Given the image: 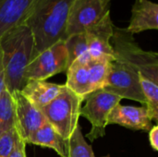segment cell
<instances>
[{
    "mask_svg": "<svg viewBox=\"0 0 158 157\" xmlns=\"http://www.w3.org/2000/svg\"><path fill=\"white\" fill-rule=\"evenodd\" d=\"M74 0H39L25 23L31 30L34 49L32 58L59 41H66L69 9Z\"/></svg>",
    "mask_w": 158,
    "mask_h": 157,
    "instance_id": "1",
    "label": "cell"
},
{
    "mask_svg": "<svg viewBox=\"0 0 158 157\" xmlns=\"http://www.w3.org/2000/svg\"><path fill=\"white\" fill-rule=\"evenodd\" d=\"M6 89L13 93L26 84L24 72L32 59L34 40L26 24L17 26L0 38Z\"/></svg>",
    "mask_w": 158,
    "mask_h": 157,
    "instance_id": "2",
    "label": "cell"
},
{
    "mask_svg": "<svg viewBox=\"0 0 158 157\" xmlns=\"http://www.w3.org/2000/svg\"><path fill=\"white\" fill-rule=\"evenodd\" d=\"M111 45L115 58L125 63L149 81L158 83V54L143 50L125 28H114Z\"/></svg>",
    "mask_w": 158,
    "mask_h": 157,
    "instance_id": "3",
    "label": "cell"
},
{
    "mask_svg": "<svg viewBox=\"0 0 158 157\" xmlns=\"http://www.w3.org/2000/svg\"><path fill=\"white\" fill-rule=\"evenodd\" d=\"M84 100L66 85L62 92L47 105L40 110L47 123L65 140L69 141L79 125L81 104Z\"/></svg>",
    "mask_w": 158,
    "mask_h": 157,
    "instance_id": "4",
    "label": "cell"
},
{
    "mask_svg": "<svg viewBox=\"0 0 158 157\" xmlns=\"http://www.w3.org/2000/svg\"><path fill=\"white\" fill-rule=\"evenodd\" d=\"M121 100V97L103 89L93 92L85 98L81 116L91 123V130L86 135L90 142H94L106 135L108 116Z\"/></svg>",
    "mask_w": 158,
    "mask_h": 157,
    "instance_id": "5",
    "label": "cell"
},
{
    "mask_svg": "<svg viewBox=\"0 0 158 157\" xmlns=\"http://www.w3.org/2000/svg\"><path fill=\"white\" fill-rule=\"evenodd\" d=\"M102 89L122 99L133 100L145 105L139 73L116 58L110 62L109 71Z\"/></svg>",
    "mask_w": 158,
    "mask_h": 157,
    "instance_id": "6",
    "label": "cell"
},
{
    "mask_svg": "<svg viewBox=\"0 0 158 157\" xmlns=\"http://www.w3.org/2000/svg\"><path fill=\"white\" fill-rule=\"evenodd\" d=\"M68 69V53L65 41H59L35 56L24 72L26 81H46L48 78Z\"/></svg>",
    "mask_w": 158,
    "mask_h": 157,
    "instance_id": "7",
    "label": "cell"
},
{
    "mask_svg": "<svg viewBox=\"0 0 158 157\" xmlns=\"http://www.w3.org/2000/svg\"><path fill=\"white\" fill-rule=\"evenodd\" d=\"M109 13L110 4L105 0H74L67 20V38L85 32Z\"/></svg>",
    "mask_w": 158,
    "mask_h": 157,
    "instance_id": "8",
    "label": "cell"
},
{
    "mask_svg": "<svg viewBox=\"0 0 158 157\" xmlns=\"http://www.w3.org/2000/svg\"><path fill=\"white\" fill-rule=\"evenodd\" d=\"M16 118L15 128L24 142L47 123L42 111L31 104L20 92L11 93Z\"/></svg>",
    "mask_w": 158,
    "mask_h": 157,
    "instance_id": "9",
    "label": "cell"
},
{
    "mask_svg": "<svg viewBox=\"0 0 158 157\" xmlns=\"http://www.w3.org/2000/svg\"><path fill=\"white\" fill-rule=\"evenodd\" d=\"M114 28L115 25L109 13L99 23L84 32L88 52L92 59L115 60V54L111 45Z\"/></svg>",
    "mask_w": 158,
    "mask_h": 157,
    "instance_id": "10",
    "label": "cell"
},
{
    "mask_svg": "<svg viewBox=\"0 0 158 157\" xmlns=\"http://www.w3.org/2000/svg\"><path fill=\"white\" fill-rule=\"evenodd\" d=\"M117 124L133 130L149 131L153 125L147 107L130 106L118 105L110 112L107 119V125Z\"/></svg>",
    "mask_w": 158,
    "mask_h": 157,
    "instance_id": "11",
    "label": "cell"
},
{
    "mask_svg": "<svg viewBox=\"0 0 158 157\" xmlns=\"http://www.w3.org/2000/svg\"><path fill=\"white\" fill-rule=\"evenodd\" d=\"M39 0H0V38L9 30L22 25Z\"/></svg>",
    "mask_w": 158,
    "mask_h": 157,
    "instance_id": "12",
    "label": "cell"
},
{
    "mask_svg": "<svg viewBox=\"0 0 158 157\" xmlns=\"http://www.w3.org/2000/svg\"><path fill=\"white\" fill-rule=\"evenodd\" d=\"M126 31L134 35L158 29V5L150 0H134Z\"/></svg>",
    "mask_w": 158,
    "mask_h": 157,
    "instance_id": "13",
    "label": "cell"
},
{
    "mask_svg": "<svg viewBox=\"0 0 158 157\" xmlns=\"http://www.w3.org/2000/svg\"><path fill=\"white\" fill-rule=\"evenodd\" d=\"M64 85L47 82L46 81H28L20 93L37 108L41 109L50 104L64 89Z\"/></svg>",
    "mask_w": 158,
    "mask_h": 157,
    "instance_id": "14",
    "label": "cell"
},
{
    "mask_svg": "<svg viewBox=\"0 0 158 157\" xmlns=\"http://www.w3.org/2000/svg\"><path fill=\"white\" fill-rule=\"evenodd\" d=\"M91 58L75 60L66 71L67 82L65 85L83 100L93 93L88 69V61Z\"/></svg>",
    "mask_w": 158,
    "mask_h": 157,
    "instance_id": "15",
    "label": "cell"
},
{
    "mask_svg": "<svg viewBox=\"0 0 158 157\" xmlns=\"http://www.w3.org/2000/svg\"><path fill=\"white\" fill-rule=\"evenodd\" d=\"M25 143L47 147L53 149L60 157H69V141L63 139L48 123L31 135Z\"/></svg>",
    "mask_w": 158,
    "mask_h": 157,
    "instance_id": "16",
    "label": "cell"
},
{
    "mask_svg": "<svg viewBox=\"0 0 158 157\" xmlns=\"http://www.w3.org/2000/svg\"><path fill=\"white\" fill-rule=\"evenodd\" d=\"M16 125L14 103L11 93L5 89L0 94V138Z\"/></svg>",
    "mask_w": 158,
    "mask_h": 157,
    "instance_id": "17",
    "label": "cell"
},
{
    "mask_svg": "<svg viewBox=\"0 0 158 157\" xmlns=\"http://www.w3.org/2000/svg\"><path fill=\"white\" fill-rule=\"evenodd\" d=\"M65 45L68 53V68L75 60L91 58L84 32L69 36L65 41Z\"/></svg>",
    "mask_w": 158,
    "mask_h": 157,
    "instance_id": "18",
    "label": "cell"
},
{
    "mask_svg": "<svg viewBox=\"0 0 158 157\" xmlns=\"http://www.w3.org/2000/svg\"><path fill=\"white\" fill-rule=\"evenodd\" d=\"M143 93L145 98V106L152 120L158 121V83L139 76Z\"/></svg>",
    "mask_w": 158,
    "mask_h": 157,
    "instance_id": "19",
    "label": "cell"
},
{
    "mask_svg": "<svg viewBox=\"0 0 158 157\" xmlns=\"http://www.w3.org/2000/svg\"><path fill=\"white\" fill-rule=\"evenodd\" d=\"M69 157H95L92 146L84 139L80 124L69 139Z\"/></svg>",
    "mask_w": 158,
    "mask_h": 157,
    "instance_id": "20",
    "label": "cell"
},
{
    "mask_svg": "<svg viewBox=\"0 0 158 157\" xmlns=\"http://www.w3.org/2000/svg\"><path fill=\"white\" fill-rule=\"evenodd\" d=\"M15 142V128L0 138V157H9Z\"/></svg>",
    "mask_w": 158,
    "mask_h": 157,
    "instance_id": "21",
    "label": "cell"
},
{
    "mask_svg": "<svg viewBox=\"0 0 158 157\" xmlns=\"http://www.w3.org/2000/svg\"><path fill=\"white\" fill-rule=\"evenodd\" d=\"M26 143L23 141L19 131L15 128V142L9 157H26Z\"/></svg>",
    "mask_w": 158,
    "mask_h": 157,
    "instance_id": "22",
    "label": "cell"
},
{
    "mask_svg": "<svg viewBox=\"0 0 158 157\" xmlns=\"http://www.w3.org/2000/svg\"><path fill=\"white\" fill-rule=\"evenodd\" d=\"M149 142L151 147L154 151L158 150V127L156 125L153 126L152 129L149 130Z\"/></svg>",
    "mask_w": 158,
    "mask_h": 157,
    "instance_id": "23",
    "label": "cell"
},
{
    "mask_svg": "<svg viewBox=\"0 0 158 157\" xmlns=\"http://www.w3.org/2000/svg\"><path fill=\"white\" fill-rule=\"evenodd\" d=\"M6 89L5 85V70L3 65V58H2V52L0 49V94Z\"/></svg>",
    "mask_w": 158,
    "mask_h": 157,
    "instance_id": "24",
    "label": "cell"
},
{
    "mask_svg": "<svg viewBox=\"0 0 158 157\" xmlns=\"http://www.w3.org/2000/svg\"><path fill=\"white\" fill-rule=\"evenodd\" d=\"M105 1H106V2H107V3H109V4H110V3H111V1H112V0H105Z\"/></svg>",
    "mask_w": 158,
    "mask_h": 157,
    "instance_id": "25",
    "label": "cell"
}]
</instances>
